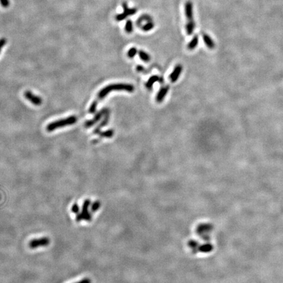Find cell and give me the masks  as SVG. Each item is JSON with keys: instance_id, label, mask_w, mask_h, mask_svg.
<instances>
[{"instance_id": "obj_1", "label": "cell", "mask_w": 283, "mask_h": 283, "mask_svg": "<svg viewBox=\"0 0 283 283\" xmlns=\"http://www.w3.org/2000/svg\"><path fill=\"white\" fill-rule=\"evenodd\" d=\"M127 91L129 92H132L134 91V87L131 85V84H125V83H117V84H112V85H109L106 86V87L103 88L98 94L97 96L96 100H101L103 99L104 97L107 96L109 92L112 91Z\"/></svg>"}, {"instance_id": "obj_2", "label": "cell", "mask_w": 283, "mask_h": 283, "mask_svg": "<svg viewBox=\"0 0 283 283\" xmlns=\"http://www.w3.org/2000/svg\"><path fill=\"white\" fill-rule=\"evenodd\" d=\"M77 117L74 116H70L69 117L65 118V119H60V120L52 122L48 124L46 127V130L48 132H52L53 131H55V129H59V128L73 125V124H75L77 122Z\"/></svg>"}, {"instance_id": "obj_3", "label": "cell", "mask_w": 283, "mask_h": 283, "mask_svg": "<svg viewBox=\"0 0 283 283\" xmlns=\"http://www.w3.org/2000/svg\"><path fill=\"white\" fill-rule=\"evenodd\" d=\"M91 205V201L87 199L84 202L83 205V209L81 213L78 214L76 216V221L77 222H80L82 220H85L86 221H88V222H90L92 219V216L91 214H90V212H88V208Z\"/></svg>"}, {"instance_id": "obj_4", "label": "cell", "mask_w": 283, "mask_h": 283, "mask_svg": "<svg viewBox=\"0 0 283 283\" xmlns=\"http://www.w3.org/2000/svg\"><path fill=\"white\" fill-rule=\"evenodd\" d=\"M123 13H121V14H119L116 15V19L117 21H121L123 20L127 16H131V15H133L135 13L137 12V10L135 8H129L127 5V3L126 2L123 3Z\"/></svg>"}, {"instance_id": "obj_5", "label": "cell", "mask_w": 283, "mask_h": 283, "mask_svg": "<svg viewBox=\"0 0 283 283\" xmlns=\"http://www.w3.org/2000/svg\"><path fill=\"white\" fill-rule=\"evenodd\" d=\"M50 243V240L48 238L43 237L40 238H36L33 239L29 242V246L30 249H37V248L41 246H47Z\"/></svg>"}, {"instance_id": "obj_6", "label": "cell", "mask_w": 283, "mask_h": 283, "mask_svg": "<svg viewBox=\"0 0 283 283\" xmlns=\"http://www.w3.org/2000/svg\"><path fill=\"white\" fill-rule=\"evenodd\" d=\"M24 96L25 98L30 101L31 103H32L35 106H40L42 103V99L40 97L35 95L33 92H30L29 91L24 92Z\"/></svg>"}, {"instance_id": "obj_7", "label": "cell", "mask_w": 283, "mask_h": 283, "mask_svg": "<svg viewBox=\"0 0 283 283\" xmlns=\"http://www.w3.org/2000/svg\"><path fill=\"white\" fill-rule=\"evenodd\" d=\"M107 108H104L101 110L100 112H99V113H97L93 119H91V120H88L85 122V127L86 128H90L91 127L93 126L95 124H96L97 122H98L99 121H100V119L103 116H104V115L106 112V111H107Z\"/></svg>"}, {"instance_id": "obj_8", "label": "cell", "mask_w": 283, "mask_h": 283, "mask_svg": "<svg viewBox=\"0 0 283 283\" xmlns=\"http://www.w3.org/2000/svg\"><path fill=\"white\" fill-rule=\"evenodd\" d=\"M185 15L188 21L194 20L193 3L192 2L188 1L185 4Z\"/></svg>"}, {"instance_id": "obj_9", "label": "cell", "mask_w": 283, "mask_h": 283, "mask_svg": "<svg viewBox=\"0 0 283 283\" xmlns=\"http://www.w3.org/2000/svg\"><path fill=\"white\" fill-rule=\"evenodd\" d=\"M182 66L180 64H178L177 66H175V68L173 70V72L171 73L170 75V80L172 83H174L177 80H178L181 73H182Z\"/></svg>"}, {"instance_id": "obj_10", "label": "cell", "mask_w": 283, "mask_h": 283, "mask_svg": "<svg viewBox=\"0 0 283 283\" xmlns=\"http://www.w3.org/2000/svg\"><path fill=\"white\" fill-rule=\"evenodd\" d=\"M109 110L108 109L107 111H106V113L104 115V118L103 119V121H102L99 124V126L97 127L96 129L94 130L93 133L95 134H99L100 131H101L102 128L104 127V126H106L108 124V121H109Z\"/></svg>"}, {"instance_id": "obj_11", "label": "cell", "mask_w": 283, "mask_h": 283, "mask_svg": "<svg viewBox=\"0 0 283 283\" xmlns=\"http://www.w3.org/2000/svg\"><path fill=\"white\" fill-rule=\"evenodd\" d=\"M169 91V86H165L163 87L160 91L158 92V93L156 96V101L157 102L160 103L164 100L165 97L167 96L168 92Z\"/></svg>"}, {"instance_id": "obj_12", "label": "cell", "mask_w": 283, "mask_h": 283, "mask_svg": "<svg viewBox=\"0 0 283 283\" xmlns=\"http://www.w3.org/2000/svg\"><path fill=\"white\" fill-rule=\"evenodd\" d=\"M202 39L206 47L210 48V49H213L215 47V43L210 35L206 34H204L202 35Z\"/></svg>"}, {"instance_id": "obj_13", "label": "cell", "mask_w": 283, "mask_h": 283, "mask_svg": "<svg viewBox=\"0 0 283 283\" xmlns=\"http://www.w3.org/2000/svg\"><path fill=\"white\" fill-rule=\"evenodd\" d=\"M212 228V226L211 225L209 224H201L199 226H198L197 229V232L200 234V235H205V233L206 232L210 231L211 229Z\"/></svg>"}, {"instance_id": "obj_14", "label": "cell", "mask_w": 283, "mask_h": 283, "mask_svg": "<svg viewBox=\"0 0 283 283\" xmlns=\"http://www.w3.org/2000/svg\"><path fill=\"white\" fill-rule=\"evenodd\" d=\"M195 28V20L187 22L186 24H185V30H186V33L188 35H192Z\"/></svg>"}, {"instance_id": "obj_15", "label": "cell", "mask_w": 283, "mask_h": 283, "mask_svg": "<svg viewBox=\"0 0 283 283\" xmlns=\"http://www.w3.org/2000/svg\"><path fill=\"white\" fill-rule=\"evenodd\" d=\"M157 81H161V78L157 76H153L149 79V80L148 81L146 84H145V87H146V88H148L149 90H151L152 88L153 87L154 83Z\"/></svg>"}, {"instance_id": "obj_16", "label": "cell", "mask_w": 283, "mask_h": 283, "mask_svg": "<svg viewBox=\"0 0 283 283\" xmlns=\"http://www.w3.org/2000/svg\"><path fill=\"white\" fill-rule=\"evenodd\" d=\"M198 42H199V37L197 35H195L193 38L190 42L188 43V48L189 50H193L195 48H196V47L198 45Z\"/></svg>"}, {"instance_id": "obj_17", "label": "cell", "mask_w": 283, "mask_h": 283, "mask_svg": "<svg viewBox=\"0 0 283 283\" xmlns=\"http://www.w3.org/2000/svg\"><path fill=\"white\" fill-rule=\"evenodd\" d=\"M213 250V246L211 244H205L199 247V251L201 253H210Z\"/></svg>"}, {"instance_id": "obj_18", "label": "cell", "mask_w": 283, "mask_h": 283, "mask_svg": "<svg viewBox=\"0 0 283 283\" xmlns=\"http://www.w3.org/2000/svg\"><path fill=\"white\" fill-rule=\"evenodd\" d=\"M138 55H139L140 59L142 60L144 62H149L150 59H151V57H150L148 53H147L146 52H145L144 51H139Z\"/></svg>"}, {"instance_id": "obj_19", "label": "cell", "mask_w": 283, "mask_h": 283, "mask_svg": "<svg viewBox=\"0 0 283 283\" xmlns=\"http://www.w3.org/2000/svg\"><path fill=\"white\" fill-rule=\"evenodd\" d=\"M154 23L152 20H149L146 22L144 25L142 26V30L145 31V32H149V31L152 30L154 28Z\"/></svg>"}, {"instance_id": "obj_20", "label": "cell", "mask_w": 283, "mask_h": 283, "mask_svg": "<svg viewBox=\"0 0 283 283\" xmlns=\"http://www.w3.org/2000/svg\"><path fill=\"white\" fill-rule=\"evenodd\" d=\"M125 30L126 31V32L128 34H131L132 32V31H133V23H132V20H127L126 23H125Z\"/></svg>"}, {"instance_id": "obj_21", "label": "cell", "mask_w": 283, "mask_h": 283, "mask_svg": "<svg viewBox=\"0 0 283 283\" xmlns=\"http://www.w3.org/2000/svg\"><path fill=\"white\" fill-rule=\"evenodd\" d=\"M99 134L101 137H103V138H112L114 134V132L112 129L108 130L104 132H100Z\"/></svg>"}, {"instance_id": "obj_22", "label": "cell", "mask_w": 283, "mask_h": 283, "mask_svg": "<svg viewBox=\"0 0 283 283\" xmlns=\"http://www.w3.org/2000/svg\"><path fill=\"white\" fill-rule=\"evenodd\" d=\"M188 245L192 248L193 253H194V251H195V253H196V251L199 250V246H198L199 244L196 241H193V240L190 241L188 242Z\"/></svg>"}, {"instance_id": "obj_23", "label": "cell", "mask_w": 283, "mask_h": 283, "mask_svg": "<svg viewBox=\"0 0 283 283\" xmlns=\"http://www.w3.org/2000/svg\"><path fill=\"white\" fill-rule=\"evenodd\" d=\"M137 52H138V51H137V48L136 47H132L129 50V51H128L127 55L130 59H132L135 56Z\"/></svg>"}, {"instance_id": "obj_24", "label": "cell", "mask_w": 283, "mask_h": 283, "mask_svg": "<svg viewBox=\"0 0 283 283\" xmlns=\"http://www.w3.org/2000/svg\"><path fill=\"white\" fill-rule=\"evenodd\" d=\"M97 105H98V100H95L92 103L91 105V107L88 109V113H95L96 112V108H97Z\"/></svg>"}, {"instance_id": "obj_25", "label": "cell", "mask_w": 283, "mask_h": 283, "mask_svg": "<svg viewBox=\"0 0 283 283\" xmlns=\"http://www.w3.org/2000/svg\"><path fill=\"white\" fill-rule=\"evenodd\" d=\"M100 207V202L99 201H95L93 204L92 205L91 209L92 212H96L98 210V209Z\"/></svg>"}, {"instance_id": "obj_26", "label": "cell", "mask_w": 283, "mask_h": 283, "mask_svg": "<svg viewBox=\"0 0 283 283\" xmlns=\"http://www.w3.org/2000/svg\"><path fill=\"white\" fill-rule=\"evenodd\" d=\"M0 3L3 7L7 8L9 6V0H0Z\"/></svg>"}, {"instance_id": "obj_27", "label": "cell", "mask_w": 283, "mask_h": 283, "mask_svg": "<svg viewBox=\"0 0 283 283\" xmlns=\"http://www.w3.org/2000/svg\"><path fill=\"white\" fill-rule=\"evenodd\" d=\"M72 211L74 213H78L79 211V207L77 204H74L72 207Z\"/></svg>"}, {"instance_id": "obj_28", "label": "cell", "mask_w": 283, "mask_h": 283, "mask_svg": "<svg viewBox=\"0 0 283 283\" xmlns=\"http://www.w3.org/2000/svg\"><path fill=\"white\" fill-rule=\"evenodd\" d=\"M6 43H7V40L5 39L2 38V39H0V52H1L2 48L3 47L4 45H5Z\"/></svg>"}, {"instance_id": "obj_29", "label": "cell", "mask_w": 283, "mask_h": 283, "mask_svg": "<svg viewBox=\"0 0 283 283\" xmlns=\"http://www.w3.org/2000/svg\"><path fill=\"white\" fill-rule=\"evenodd\" d=\"M76 283H91V281L90 279H88V278H84V279Z\"/></svg>"}, {"instance_id": "obj_30", "label": "cell", "mask_w": 283, "mask_h": 283, "mask_svg": "<svg viewBox=\"0 0 283 283\" xmlns=\"http://www.w3.org/2000/svg\"><path fill=\"white\" fill-rule=\"evenodd\" d=\"M137 70H138V71H140V72H142V71H143V70H144V68L142 67V66H138V67H137Z\"/></svg>"}]
</instances>
